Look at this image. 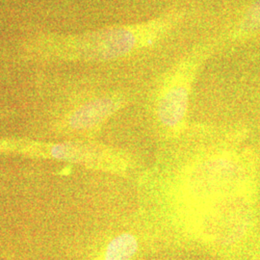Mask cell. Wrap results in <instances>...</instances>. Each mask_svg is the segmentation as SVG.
<instances>
[{"instance_id":"6da1fadb","label":"cell","mask_w":260,"mask_h":260,"mask_svg":"<svg viewBox=\"0 0 260 260\" xmlns=\"http://www.w3.org/2000/svg\"><path fill=\"white\" fill-rule=\"evenodd\" d=\"M179 11L138 23L116 25L83 34L55 38L49 41L46 52L67 60L106 62L140 53L155 46L182 19Z\"/></svg>"},{"instance_id":"7a4b0ae2","label":"cell","mask_w":260,"mask_h":260,"mask_svg":"<svg viewBox=\"0 0 260 260\" xmlns=\"http://www.w3.org/2000/svg\"><path fill=\"white\" fill-rule=\"evenodd\" d=\"M212 47L211 44L194 47L168 76L156 106L158 120L165 127L177 129L185 121L192 80L199 67L210 55Z\"/></svg>"},{"instance_id":"3957f363","label":"cell","mask_w":260,"mask_h":260,"mask_svg":"<svg viewBox=\"0 0 260 260\" xmlns=\"http://www.w3.org/2000/svg\"><path fill=\"white\" fill-rule=\"evenodd\" d=\"M0 154L54 159L98 169L102 168L106 156L104 148L94 144L82 142L43 143L18 138L0 139Z\"/></svg>"},{"instance_id":"277c9868","label":"cell","mask_w":260,"mask_h":260,"mask_svg":"<svg viewBox=\"0 0 260 260\" xmlns=\"http://www.w3.org/2000/svg\"><path fill=\"white\" fill-rule=\"evenodd\" d=\"M122 100L119 96H103L84 103L72 112L66 126L72 131H88L99 127L121 108Z\"/></svg>"},{"instance_id":"5b68a950","label":"cell","mask_w":260,"mask_h":260,"mask_svg":"<svg viewBox=\"0 0 260 260\" xmlns=\"http://www.w3.org/2000/svg\"><path fill=\"white\" fill-rule=\"evenodd\" d=\"M137 249L136 238L130 233H121L107 244L100 260H131Z\"/></svg>"},{"instance_id":"8992f818","label":"cell","mask_w":260,"mask_h":260,"mask_svg":"<svg viewBox=\"0 0 260 260\" xmlns=\"http://www.w3.org/2000/svg\"><path fill=\"white\" fill-rule=\"evenodd\" d=\"M260 33V0H255L246 10L232 30V38L242 40Z\"/></svg>"}]
</instances>
